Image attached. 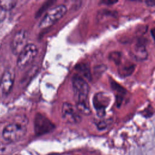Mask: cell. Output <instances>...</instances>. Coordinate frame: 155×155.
I'll return each mask as SVG.
<instances>
[{"label": "cell", "instance_id": "obj_1", "mask_svg": "<svg viewBox=\"0 0 155 155\" xmlns=\"http://www.w3.org/2000/svg\"><path fill=\"white\" fill-rule=\"evenodd\" d=\"M71 81L75 106L81 114L89 115L91 113V109L88 102L90 87L87 82L78 74H74Z\"/></svg>", "mask_w": 155, "mask_h": 155}, {"label": "cell", "instance_id": "obj_2", "mask_svg": "<svg viewBox=\"0 0 155 155\" xmlns=\"http://www.w3.org/2000/svg\"><path fill=\"white\" fill-rule=\"evenodd\" d=\"M28 120L25 116H18L15 121L6 125L2 131L4 139L8 142H15L22 138L27 132Z\"/></svg>", "mask_w": 155, "mask_h": 155}, {"label": "cell", "instance_id": "obj_3", "mask_svg": "<svg viewBox=\"0 0 155 155\" xmlns=\"http://www.w3.org/2000/svg\"><path fill=\"white\" fill-rule=\"evenodd\" d=\"M67 8L65 5L61 4L50 9L41 21L39 27L40 28H45L51 26L66 13Z\"/></svg>", "mask_w": 155, "mask_h": 155}, {"label": "cell", "instance_id": "obj_4", "mask_svg": "<svg viewBox=\"0 0 155 155\" xmlns=\"http://www.w3.org/2000/svg\"><path fill=\"white\" fill-rule=\"evenodd\" d=\"M38 52L36 45L28 44L19 53L17 59V65L19 68H24L30 65L36 58Z\"/></svg>", "mask_w": 155, "mask_h": 155}, {"label": "cell", "instance_id": "obj_5", "mask_svg": "<svg viewBox=\"0 0 155 155\" xmlns=\"http://www.w3.org/2000/svg\"><path fill=\"white\" fill-rule=\"evenodd\" d=\"M62 117L67 123L74 124L79 123L82 120L81 114L75 105L65 102L62 106Z\"/></svg>", "mask_w": 155, "mask_h": 155}, {"label": "cell", "instance_id": "obj_6", "mask_svg": "<svg viewBox=\"0 0 155 155\" xmlns=\"http://www.w3.org/2000/svg\"><path fill=\"white\" fill-rule=\"evenodd\" d=\"M28 34L25 30H21L15 34L11 42V49L13 54L18 55L25 48L28 44Z\"/></svg>", "mask_w": 155, "mask_h": 155}, {"label": "cell", "instance_id": "obj_7", "mask_svg": "<svg viewBox=\"0 0 155 155\" xmlns=\"http://www.w3.org/2000/svg\"><path fill=\"white\" fill-rule=\"evenodd\" d=\"M110 102V97L107 94L99 93L95 94L93 98V105L97 114L99 117H103L105 111Z\"/></svg>", "mask_w": 155, "mask_h": 155}, {"label": "cell", "instance_id": "obj_8", "mask_svg": "<svg viewBox=\"0 0 155 155\" xmlns=\"http://www.w3.org/2000/svg\"><path fill=\"white\" fill-rule=\"evenodd\" d=\"M14 81L15 71L13 69L7 68L3 73L0 81V93L2 95H7L10 92Z\"/></svg>", "mask_w": 155, "mask_h": 155}, {"label": "cell", "instance_id": "obj_9", "mask_svg": "<svg viewBox=\"0 0 155 155\" xmlns=\"http://www.w3.org/2000/svg\"><path fill=\"white\" fill-rule=\"evenodd\" d=\"M54 128V125L45 116L38 114L35 120V128L37 134L41 135L45 134L51 131Z\"/></svg>", "mask_w": 155, "mask_h": 155}, {"label": "cell", "instance_id": "obj_10", "mask_svg": "<svg viewBox=\"0 0 155 155\" xmlns=\"http://www.w3.org/2000/svg\"><path fill=\"white\" fill-rule=\"evenodd\" d=\"M133 54L136 59L138 60H142L146 58L147 53L146 49L143 47L139 46V47H137L135 48Z\"/></svg>", "mask_w": 155, "mask_h": 155}, {"label": "cell", "instance_id": "obj_11", "mask_svg": "<svg viewBox=\"0 0 155 155\" xmlns=\"http://www.w3.org/2000/svg\"><path fill=\"white\" fill-rule=\"evenodd\" d=\"M17 1L13 0H2L0 1V10H10L16 4Z\"/></svg>", "mask_w": 155, "mask_h": 155}, {"label": "cell", "instance_id": "obj_12", "mask_svg": "<svg viewBox=\"0 0 155 155\" xmlns=\"http://www.w3.org/2000/svg\"><path fill=\"white\" fill-rule=\"evenodd\" d=\"M7 145L4 142L0 141V155H7L8 148Z\"/></svg>", "mask_w": 155, "mask_h": 155}, {"label": "cell", "instance_id": "obj_13", "mask_svg": "<svg viewBox=\"0 0 155 155\" xmlns=\"http://www.w3.org/2000/svg\"><path fill=\"white\" fill-rule=\"evenodd\" d=\"M145 3L147 4V5L151 6V7H153L154 6V2H145Z\"/></svg>", "mask_w": 155, "mask_h": 155}]
</instances>
